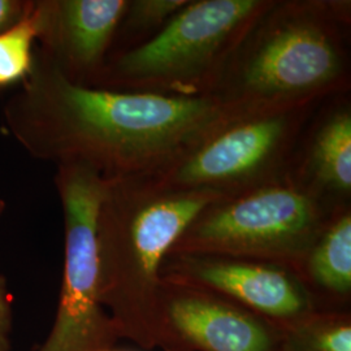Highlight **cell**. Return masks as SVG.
<instances>
[{"label": "cell", "instance_id": "6", "mask_svg": "<svg viewBox=\"0 0 351 351\" xmlns=\"http://www.w3.org/2000/svg\"><path fill=\"white\" fill-rule=\"evenodd\" d=\"M326 101L233 116L169 162L139 177L155 188L219 197L272 181L289 172L306 128Z\"/></svg>", "mask_w": 351, "mask_h": 351}, {"label": "cell", "instance_id": "16", "mask_svg": "<svg viewBox=\"0 0 351 351\" xmlns=\"http://www.w3.org/2000/svg\"><path fill=\"white\" fill-rule=\"evenodd\" d=\"M12 300L7 280L0 274V351L11 350L12 333Z\"/></svg>", "mask_w": 351, "mask_h": 351}, {"label": "cell", "instance_id": "1", "mask_svg": "<svg viewBox=\"0 0 351 351\" xmlns=\"http://www.w3.org/2000/svg\"><path fill=\"white\" fill-rule=\"evenodd\" d=\"M241 113L213 97L75 85L36 47L33 71L5 101L3 123L32 158L85 164L108 180L150 173Z\"/></svg>", "mask_w": 351, "mask_h": 351}, {"label": "cell", "instance_id": "7", "mask_svg": "<svg viewBox=\"0 0 351 351\" xmlns=\"http://www.w3.org/2000/svg\"><path fill=\"white\" fill-rule=\"evenodd\" d=\"M106 178L88 165H56L64 217V268L58 311L37 351H107L120 339L99 294L98 213Z\"/></svg>", "mask_w": 351, "mask_h": 351}, {"label": "cell", "instance_id": "11", "mask_svg": "<svg viewBox=\"0 0 351 351\" xmlns=\"http://www.w3.org/2000/svg\"><path fill=\"white\" fill-rule=\"evenodd\" d=\"M346 94L319 107L289 168L290 175L335 207L350 204L351 104Z\"/></svg>", "mask_w": 351, "mask_h": 351}, {"label": "cell", "instance_id": "14", "mask_svg": "<svg viewBox=\"0 0 351 351\" xmlns=\"http://www.w3.org/2000/svg\"><path fill=\"white\" fill-rule=\"evenodd\" d=\"M189 0H128L110 56L136 49L155 37ZM108 56V58H110Z\"/></svg>", "mask_w": 351, "mask_h": 351}, {"label": "cell", "instance_id": "3", "mask_svg": "<svg viewBox=\"0 0 351 351\" xmlns=\"http://www.w3.org/2000/svg\"><path fill=\"white\" fill-rule=\"evenodd\" d=\"M219 198L155 188L139 176L106 180L97 224L99 294L120 339L146 350L156 348L164 258Z\"/></svg>", "mask_w": 351, "mask_h": 351}, {"label": "cell", "instance_id": "9", "mask_svg": "<svg viewBox=\"0 0 351 351\" xmlns=\"http://www.w3.org/2000/svg\"><path fill=\"white\" fill-rule=\"evenodd\" d=\"M282 328L202 289L162 281L156 348L163 351H280Z\"/></svg>", "mask_w": 351, "mask_h": 351}, {"label": "cell", "instance_id": "19", "mask_svg": "<svg viewBox=\"0 0 351 351\" xmlns=\"http://www.w3.org/2000/svg\"><path fill=\"white\" fill-rule=\"evenodd\" d=\"M107 351H119V350H116V349H114V348H113V349H111V350H107Z\"/></svg>", "mask_w": 351, "mask_h": 351}, {"label": "cell", "instance_id": "5", "mask_svg": "<svg viewBox=\"0 0 351 351\" xmlns=\"http://www.w3.org/2000/svg\"><path fill=\"white\" fill-rule=\"evenodd\" d=\"M337 208L287 172L208 204L168 254L239 256L281 264L295 272Z\"/></svg>", "mask_w": 351, "mask_h": 351}, {"label": "cell", "instance_id": "15", "mask_svg": "<svg viewBox=\"0 0 351 351\" xmlns=\"http://www.w3.org/2000/svg\"><path fill=\"white\" fill-rule=\"evenodd\" d=\"M38 30L37 10L33 1L21 20L0 32V88L23 84L32 73Z\"/></svg>", "mask_w": 351, "mask_h": 351}, {"label": "cell", "instance_id": "18", "mask_svg": "<svg viewBox=\"0 0 351 351\" xmlns=\"http://www.w3.org/2000/svg\"><path fill=\"white\" fill-rule=\"evenodd\" d=\"M5 207H7V204H5V201L4 199H1L0 198V216L3 215V213H4V210H5Z\"/></svg>", "mask_w": 351, "mask_h": 351}, {"label": "cell", "instance_id": "2", "mask_svg": "<svg viewBox=\"0 0 351 351\" xmlns=\"http://www.w3.org/2000/svg\"><path fill=\"white\" fill-rule=\"evenodd\" d=\"M350 12L345 0H272L211 97L254 112L349 93Z\"/></svg>", "mask_w": 351, "mask_h": 351}, {"label": "cell", "instance_id": "4", "mask_svg": "<svg viewBox=\"0 0 351 351\" xmlns=\"http://www.w3.org/2000/svg\"><path fill=\"white\" fill-rule=\"evenodd\" d=\"M272 0H189L150 40L108 58L91 88L211 97L239 43Z\"/></svg>", "mask_w": 351, "mask_h": 351}, {"label": "cell", "instance_id": "13", "mask_svg": "<svg viewBox=\"0 0 351 351\" xmlns=\"http://www.w3.org/2000/svg\"><path fill=\"white\" fill-rule=\"evenodd\" d=\"M280 351H351V310H317L284 328Z\"/></svg>", "mask_w": 351, "mask_h": 351}, {"label": "cell", "instance_id": "17", "mask_svg": "<svg viewBox=\"0 0 351 351\" xmlns=\"http://www.w3.org/2000/svg\"><path fill=\"white\" fill-rule=\"evenodd\" d=\"M32 3L30 0H0V32L21 20Z\"/></svg>", "mask_w": 351, "mask_h": 351}, {"label": "cell", "instance_id": "12", "mask_svg": "<svg viewBox=\"0 0 351 351\" xmlns=\"http://www.w3.org/2000/svg\"><path fill=\"white\" fill-rule=\"evenodd\" d=\"M295 275L317 310H351V206L330 215Z\"/></svg>", "mask_w": 351, "mask_h": 351}, {"label": "cell", "instance_id": "10", "mask_svg": "<svg viewBox=\"0 0 351 351\" xmlns=\"http://www.w3.org/2000/svg\"><path fill=\"white\" fill-rule=\"evenodd\" d=\"M128 0H38L37 49L71 82L94 86Z\"/></svg>", "mask_w": 351, "mask_h": 351}, {"label": "cell", "instance_id": "8", "mask_svg": "<svg viewBox=\"0 0 351 351\" xmlns=\"http://www.w3.org/2000/svg\"><path fill=\"white\" fill-rule=\"evenodd\" d=\"M160 280L217 294L282 329L317 311L295 272L281 264L229 255L173 252L164 258Z\"/></svg>", "mask_w": 351, "mask_h": 351}]
</instances>
